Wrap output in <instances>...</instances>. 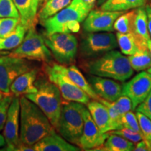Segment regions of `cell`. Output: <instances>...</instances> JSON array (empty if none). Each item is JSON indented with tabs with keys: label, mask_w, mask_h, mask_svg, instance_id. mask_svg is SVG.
Segmentation results:
<instances>
[{
	"label": "cell",
	"mask_w": 151,
	"mask_h": 151,
	"mask_svg": "<svg viewBox=\"0 0 151 151\" xmlns=\"http://www.w3.org/2000/svg\"><path fill=\"white\" fill-rule=\"evenodd\" d=\"M20 141L34 146L54 129V127L44 113L25 96L20 97Z\"/></svg>",
	"instance_id": "cell-1"
},
{
	"label": "cell",
	"mask_w": 151,
	"mask_h": 151,
	"mask_svg": "<svg viewBox=\"0 0 151 151\" xmlns=\"http://www.w3.org/2000/svg\"><path fill=\"white\" fill-rule=\"evenodd\" d=\"M85 66L90 75L121 82L129 79L134 73L128 57L116 50H110L99 58L88 61Z\"/></svg>",
	"instance_id": "cell-2"
},
{
	"label": "cell",
	"mask_w": 151,
	"mask_h": 151,
	"mask_svg": "<svg viewBox=\"0 0 151 151\" xmlns=\"http://www.w3.org/2000/svg\"><path fill=\"white\" fill-rule=\"evenodd\" d=\"M90 11L82 0H72L67 6L41 22L46 30L44 34L78 32L80 23L84 21Z\"/></svg>",
	"instance_id": "cell-3"
},
{
	"label": "cell",
	"mask_w": 151,
	"mask_h": 151,
	"mask_svg": "<svg viewBox=\"0 0 151 151\" xmlns=\"http://www.w3.org/2000/svg\"><path fill=\"white\" fill-rule=\"evenodd\" d=\"M35 86L37 88V92L24 96L35 103L44 113L55 129L63 104L61 92L53 83L44 77L37 79Z\"/></svg>",
	"instance_id": "cell-4"
},
{
	"label": "cell",
	"mask_w": 151,
	"mask_h": 151,
	"mask_svg": "<svg viewBox=\"0 0 151 151\" xmlns=\"http://www.w3.org/2000/svg\"><path fill=\"white\" fill-rule=\"evenodd\" d=\"M83 104L76 101L63 103L57 132L68 142L78 146L84 126Z\"/></svg>",
	"instance_id": "cell-5"
},
{
	"label": "cell",
	"mask_w": 151,
	"mask_h": 151,
	"mask_svg": "<svg viewBox=\"0 0 151 151\" xmlns=\"http://www.w3.org/2000/svg\"><path fill=\"white\" fill-rule=\"evenodd\" d=\"M11 56L35 60L46 64H51L52 55L44 42L43 35L37 32L35 26L28 29L22 42L9 53Z\"/></svg>",
	"instance_id": "cell-6"
},
{
	"label": "cell",
	"mask_w": 151,
	"mask_h": 151,
	"mask_svg": "<svg viewBox=\"0 0 151 151\" xmlns=\"http://www.w3.org/2000/svg\"><path fill=\"white\" fill-rule=\"evenodd\" d=\"M44 42L50 49L52 57L62 65H71L76 59L78 49L76 37L71 33L43 35Z\"/></svg>",
	"instance_id": "cell-7"
},
{
	"label": "cell",
	"mask_w": 151,
	"mask_h": 151,
	"mask_svg": "<svg viewBox=\"0 0 151 151\" xmlns=\"http://www.w3.org/2000/svg\"><path fill=\"white\" fill-rule=\"evenodd\" d=\"M118 46L117 38L111 32H86L79 45V53L85 60H93Z\"/></svg>",
	"instance_id": "cell-8"
},
{
	"label": "cell",
	"mask_w": 151,
	"mask_h": 151,
	"mask_svg": "<svg viewBox=\"0 0 151 151\" xmlns=\"http://www.w3.org/2000/svg\"><path fill=\"white\" fill-rule=\"evenodd\" d=\"M33 69L27 59L11 56L0 55V91L5 95L11 94L10 87L17 77Z\"/></svg>",
	"instance_id": "cell-9"
},
{
	"label": "cell",
	"mask_w": 151,
	"mask_h": 151,
	"mask_svg": "<svg viewBox=\"0 0 151 151\" xmlns=\"http://www.w3.org/2000/svg\"><path fill=\"white\" fill-rule=\"evenodd\" d=\"M44 71L49 80L59 88L62 97L65 100L76 101L83 104H87L90 101L88 94L73 83L67 76L55 69L52 65L46 64Z\"/></svg>",
	"instance_id": "cell-10"
},
{
	"label": "cell",
	"mask_w": 151,
	"mask_h": 151,
	"mask_svg": "<svg viewBox=\"0 0 151 151\" xmlns=\"http://www.w3.org/2000/svg\"><path fill=\"white\" fill-rule=\"evenodd\" d=\"M151 91V73L146 71L138 73L129 82L122 86V94L127 96L132 102V110L146 99Z\"/></svg>",
	"instance_id": "cell-11"
},
{
	"label": "cell",
	"mask_w": 151,
	"mask_h": 151,
	"mask_svg": "<svg viewBox=\"0 0 151 151\" xmlns=\"http://www.w3.org/2000/svg\"><path fill=\"white\" fill-rule=\"evenodd\" d=\"M20 98L15 96L9 108L4 127V137L6 146L4 150L16 151L17 146L21 143L20 139Z\"/></svg>",
	"instance_id": "cell-12"
},
{
	"label": "cell",
	"mask_w": 151,
	"mask_h": 151,
	"mask_svg": "<svg viewBox=\"0 0 151 151\" xmlns=\"http://www.w3.org/2000/svg\"><path fill=\"white\" fill-rule=\"evenodd\" d=\"M122 14V11L91 10L84 20L83 28L86 32H111L115 21Z\"/></svg>",
	"instance_id": "cell-13"
},
{
	"label": "cell",
	"mask_w": 151,
	"mask_h": 151,
	"mask_svg": "<svg viewBox=\"0 0 151 151\" xmlns=\"http://www.w3.org/2000/svg\"><path fill=\"white\" fill-rule=\"evenodd\" d=\"M84 126L78 146L85 150H92L104 144L109 136V132L101 133L92 119L88 108L83 110Z\"/></svg>",
	"instance_id": "cell-14"
},
{
	"label": "cell",
	"mask_w": 151,
	"mask_h": 151,
	"mask_svg": "<svg viewBox=\"0 0 151 151\" xmlns=\"http://www.w3.org/2000/svg\"><path fill=\"white\" fill-rule=\"evenodd\" d=\"M88 81L97 95L104 99L115 101L122 95V86L111 78L91 75Z\"/></svg>",
	"instance_id": "cell-15"
},
{
	"label": "cell",
	"mask_w": 151,
	"mask_h": 151,
	"mask_svg": "<svg viewBox=\"0 0 151 151\" xmlns=\"http://www.w3.org/2000/svg\"><path fill=\"white\" fill-rule=\"evenodd\" d=\"M35 151H78V146L68 142L55 129H52L48 134L34 145Z\"/></svg>",
	"instance_id": "cell-16"
},
{
	"label": "cell",
	"mask_w": 151,
	"mask_h": 151,
	"mask_svg": "<svg viewBox=\"0 0 151 151\" xmlns=\"http://www.w3.org/2000/svg\"><path fill=\"white\" fill-rule=\"evenodd\" d=\"M52 65L55 69L67 76L73 83H74L81 90L88 94L90 99L94 100L99 99L100 97L94 92L88 81L85 78L83 73L75 65H71L69 67H66L65 65H60L58 64H52Z\"/></svg>",
	"instance_id": "cell-17"
},
{
	"label": "cell",
	"mask_w": 151,
	"mask_h": 151,
	"mask_svg": "<svg viewBox=\"0 0 151 151\" xmlns=\"http://www.w3.org/2000/svg\"><path fill=\"white\" fill-rule=\"evenodd\" d=\"M38 73L39 71L37 69H32L17 77L11 85V93L20 97L37 92V88L35 86V81L37 79Z\"/></svg>",
	"instance_id": "cell-18"
},
{
	"label": "cell",
	"mask_w": 151,
	"mask_h": 151,
	"mask_svg": "<svg viewBox=\"0 0 151 151\" xmlns=\"http://www.w3.org/2000/svg\"><path fill=\"white\" fill-rule=\"evenodd\" d=\"M41 0H14L20 14V23L27 29L35 26L38 19V9Z\"/></svg>",
	"instance_id": "cell-19"
},
{
	"label": "cell",
	"mask_w": 151,
	"mask_h": 151,
	"mask_svg": "<svg viewBox=\"0 0 151 151\" xmlns=\"http://www.w3.org/2000/svg\"><path fill=\"white\" fill-rule=\"evenodd\" d=\"M116 38L121 52L127 55H131L148 47L146 41L135 32L123 34L118 32Z\"/></svg>",
	"instance_id": "cell-20"
},
{
	"label": "cell",
	"mask_w": 151,
	"mask_h": 151,
	"mask_svg": "<svg viewBox=\"0 0 151 151\" xmlns=\"http://www.w3.org/2000/svg\"><path fill=\"white\" fill-rule=\"evenodd\" d=\"M92 119L101 133L110 131L109 115L106 106L99 100H92L87 104Z\"/></svg>",
	"instance_id": "cell-21"
},
{
	"label": "cell",
	"mask_w": 151,
	"mask_h": 151,
	"mask_svg": "<svg viewBox=\"0 0 151 151\" xmlns=\"http://www.w3.org/2000/svg\"><path fill=\"white\" fill-rule=\"evenodd\" d=\"M134 144L132 141L119 135L109 133V136L104 144L95 148H99L98 150L132 151L134 150Z\"/></svg>",
	"instance_id": "cell-22"
},
{
	"label": "cell",
	"mask_w": 151,
	"mask_h": 151,
	"mask_svg": "<svg viewBox=\"0 0 151 151\" xmlns=\"http://www.w3.org/2000/svg\"><path fill=\"white\" fill-rule=\"evenodd\" d=\"M27 30V28L20 22L10 35L0 38V50H9L17 48L22 42Z\"/></svg>",
	"instance_id": "cell-23"
},
{
	"label": "cell",
	"mask_w": 151,
	"mask_h": 151,
	"mask_svg": "<svg viewBox=\"0 0 151 151\" xmlns=\"http://www.w3.org/2000/svg\"><path fill=\"white\" fill-rule=\"evenodd\" d=\"M146 0H106L100 9L109 11H125L146 4Z\"/></svg>",
	"instance_id": "cell-24"
},
{
	"label": "cell",
	"mask_w": 151,
	"mask_h": 151,
	"mask_svg": "<svg viewBox=\"0 0 151 151\" xmlns=\"http://www.w3.org/2000/svg\"><path fill=\"white\" fill-rule=\"evenodd\" d=\"M137 9H134L129 12L122 14L116 19L113 24V28L120 33L135 32V20Z\"/></svg>",
	"instance_id": "cell-25"
},
{
	"label": "cell",
	"mask_w": 151,
	"mask_h": 151,
	"mask_svg": "<svg viewBox=\"0 0 151 151\" xmlns=\"http://www.w3.org/2000/svg\"><path fill=\"white\" fill-rule=\"evenodd\" d=\"M72 0H48L38 14V19L41 22L48 19L62 9L67 6Z\"/></svg>",
	"instance_id": "cell-26"
},
{
	"label": "cell",
	"mask_w": 151,
	"mask_h": 151,
	"mask_svg": "<svg viewBox=\"0 0 151 151\" xmlns=\"http://www.w3.org/2000/svg\"><path fill=\"white\" fill-rule=\"evenodd\" d=\"M133 70L141 71L148 69L151 66V56L148 47L128 57Z\"/></svg>",
	"instance_id": "cell-27"
},
{
	"label": "cell",
	"mask_w": 151,
	"mask_h": 151,
	"mask_svg": "<svg viewBox=\"0 0 151 151\" xmlns=\"http://www.w3.org/2000/svg\"><path fill=\"white\" fill-rule=\"evenodd\" d=\"M135 33L143 38L146 42L150 39L148 28V18L144 6L137 9L135 20Z\"/></svg>",
	"instance_id": "cell-28"
},
{
	"label": "cell",
	"mask_w": 151,
	"mask_h": 151,
	"mask_svg": "<svg viewBox=\"0 0 151 151\" xmlns=\"http://www.w3.org/2000/svg\"><path fill=\"white\" fill-rule=\"evenodd\" d=\"M99 101L106 106L108 110L109 115V121H110V131L113 130H119L123 128L122 122V116L117 110L113 101H109L100 97ZM109 131V132H110Z\"/></svg>",
	"instance_id": "cell-29"
},
{
	"label": "cell",
	"mask_w": 151,
	"mask_h": 151,
	"mask_svg": "<svg viewBox=\"0 0 151 151\" xmlns=\"http://www.w3.org/2000/svg\"><path fill=\"white\" fill-rule=\"evenodd\" d=\"M136 115L143 135V140L145 141L150 150H151V120L146 115L139 111H137Z\"/></svg>",
	"instance_id": "cell-30"
},
{
	"label": "cell",
	"mask_w": 151,
	"mask_h": 151,
	"mask_svg": "<svg viewBox=\"0 0 151 151\" xmlns=\"http://www.w3.org/2000/svg\"><path fill=\"white\" fill-rule=\"evenodd\" d=\"M20 22V18H0V38H4L10 35Z\"/></svg>",
	"instance_id": "cell-31"
},
{
	"label": "cell",
	"mask_w": 151,
	"mask_h": 151,
	"mask_svg": "<svg viewBox=\"0 0 151 151\" xmlns=\"http://www.w3.org/2000/svg\"><path fill=\"white\" fill-rule=\"evenodd\" d=\"M0 18H20L14 0H0Z\"/></svg>",
	"instance_id": "cell-32"
},
{
	"label": "cell",
	"mask_w": 151,
	"mask_h": 151,
	"mask_svg": "<svg viewBox=\"0 0 151 151\" xmlns=\"http://www.w3.org/2000/svg\"><path fill=\"white\" fill-rule=\"evenodd\" d=\"M109 132L111 134H114L120 136V137L132 141L134 144L143 140V136L141 133L130 129V128L123 127L121 129L113 130V131H110Z\"/></svg>",
	"instance_id": "cell-33"
},
{
	"label": "cell",
	"mask_w": 151,
	"mask_h": 151,
	"mask_svg": "<svg viewBox=\"0 0 151 151\" xmlns=\"http://www.w3.org/2000/svg\"><path fill=\"white\" fill-rule=\"evenodd\" d=\"M13 98H14L13 96L9 94V95H5L0 99V132L3 130L4 127L9 108Z\"/></svg>",
	"instance_id": "cell-34"
},
{
	"label": "cell",
	"mask_w": 151,
	"mask_h": 151,
	"mask_svg": "<svg viewBox=\"0 0 151 151\" xmlns=\"http://www.w3.org/2000/svg\"><path fill=\"white\" fill-rule=\"evenodd\" d=\"M122 122L124 127L130 128V129L141 134V130L140 126H139V121H138L137 115L134 114L132 111H130L122 116Z\"/></svg>",
	"instance_id": "cell-35"
},
{
	"label": "cell",
	"mask_w": 151,
	"mask_h": 151,
	"mask_svg": "<svg viewBox=\"0 0 151 151\" xmlns=\"http://www.w3.org/2000/svg\"><path fill=\"white\" fill-rule=\"evenodd\" d=\"M115 106L120 113V114L122 116L126 113L129 112L132 110V100L127 96L122 94L119 97L116 101H113Z\"/></svg>",
	"instance_id": "cell-36"
},
{
	"label": "cell",
	"mask_w": 151,
	"mask_h": 151,
	"mask_svg": "<svg viewBox=\"0 0 151 151\" xmlns=\"http://www.w3.org/2000/svg\"><path fill=\"white\" fill-rule=\"evenodd\" d=\"M136 110L146 115L151 120V91L144 101L138 106Z\"/></svg>",
	"instance_id": "cell-37"
},
{
	"label": "cell",
	"mask_w": 151,
	"mask_h": 151,
	"mask_svg": "<svg viewBox=\"0 0 151 151\" xmlns=\"http://www.w3.org/2000/svg\"><path fill=\"white\" fill-rule=\"evenodd\" d=\"M136 146L134 147V151H149L150 149L147 146L146 143L145 142L144 140H141L136 143Z\"/></svg>",
	"instance_id": "cell-38"
},
{
	"label": "cell",
	"mask_w": 151,
	"mask_h": 151,
	"mask_svg": "<svg viewBox=\"0 0 151 151\" xmlns=\"http://www.w3.org/2000/svg\"><path fill=\"white\" fill-rule=\"evenodd\" d=\"M146 11L147 14V18H148V32L151 37V5L146 6Z\"/></svg>",
	"instance_id": "cell-39"
},
{
	"label": "cell",
	"mask_w": 151,
	"mask_h": 151,
	"mask_svg": "<svg viewBox=\"0 0 151 151\" xmlns=\"http://www.w3.org/2000/svg\"><path fill=\"white\" fill-rule=\"evenodd\" d=\"M82 1L88 6V7L90 9V10H92V9L94 7V6H95L96 1H97V0H82Z\"/></svg>",
	"instance_id": "cell-40"
},
{
	"label": "cell",
	"mask_w": 151,
	"mask_h": 151,
	"mask_svg": "<svg viewBox=\"0 0 151 151\" xmlns=\"http://www.w3.org/2000/svg\"><path fill=\"white\" fill-rule=\"evenodd\" d=\"M147 46H148V48L149 49V50H150V56H151V39H150V40L147 41ZM148 72L151 73V66H150V67L148 69Z\"/></svg>",
	"instance_id": "cell-41"
},
{
	"label": "cell",
	"mask_w": 151,
	"mask_h": 151,
	"mask_svg": "<svg viewBox=\"0 0 151 151\" xmlns=\"http://www.w3.org/2000/svg\"><path fill=\"white\" fill-rule=\"evenodd\" d=\"M4 145H6L4 137V136L0 134V148L4 146Z\"/></svg>",
	"instance_id": "cell-42"
},
{
	"label": "cell",
	"mask_w": 151,
	"mask_h": 151,
	"mask_svg": "<svg viewBox=\"0 0 151 151\" xmlns=\"http://www.w3.org/2000/svg\"><path fill=\"white\" fill-rule=\"evenodd\" d=\"M106 1V0H97V6H101Z\"/></svg>",
	"instance_id": "cell-43"
},
{
	"label": "cell",
	"mask_w": 151,
	"mask_h": 151,
	"mask_svg": "<svg viewBox=\"0 0 151 151\" xmlns=\"http://www.w3.org/2000/svg\"><path fill=\"white\" fill-rule=\"evenodd\" d=\"M4 96H5V94H4L3 92H1V91H0V99H1V98H3Z\"/></svg>",
	"instance_id": "cell-44"
},
{
	"label": "cell",
	"mask_w": 151,
	"mask_h": 151,
	"mask_svg": "<svg viewBox=\"0 0 151 151\" xmlns=\"http://www.w3.org/2000/svg\"><path fill=\"white\" fill-rule=\"evenodd\" d=\"M4 50H0V55H6V54H8L9 52H3Z\"/></svg>",
	"instance_id": "cell-45"
},
{
	"label": "cell",
	"mask_w": 151,
	"mask_h": 151,
	"mask_svg": "<svg viewBox=\"0 0 151 151\" xmlns=\"http://www.w3.org/2000/svg\"><path fill=\"white\" fill-rule=\"evenodd\" d=\"M48 1V0H44V1Z\"/></svg>",
	"instance_id": "cell-46"
}]
</instances>
